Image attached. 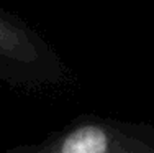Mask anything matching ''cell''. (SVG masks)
<instances>
[{
    "instance_id": "7a4b0ae2",
    "label": "cell",
    "mask_w": 154,
    "mask_h": 153,
    "mask_svg": "<svg viewBox=\"0 0 154 153\" xmlns=\"http://www.w3.org/2000/svg\"><path fill=\"white\" fill-rule=\"evenodd\" d=\"M67 66L41 31L0 5V82L20 89L59 86Z\"/></svg>"
},
{
    "instance_id": "6da1fadb",
    "label": "cell",
    "mask_w": 154,
    "mask_h": 153,
    "mask_svg": "<svg viewBox=\"0 0 154 153\" xmlns=\"http://www.w3.org/2000/svg\"><path fill=\"white\" fill-rule=\"evenodd\" d=\"M3 153H154V125L84 114L36 143Z\"/></svg>"
}]
</instances>
